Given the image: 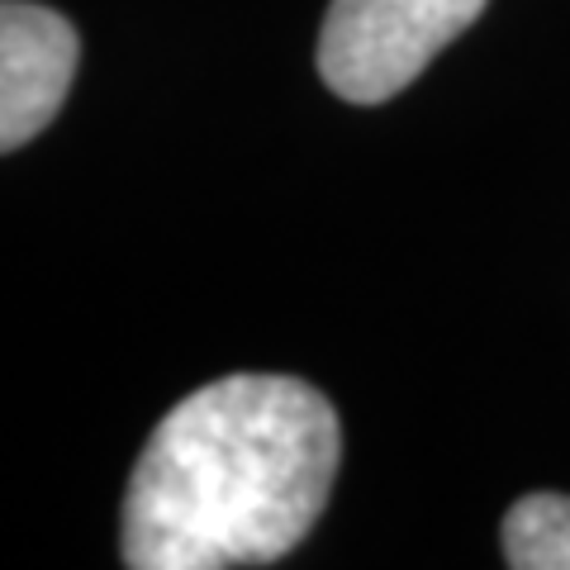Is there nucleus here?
<instances>
[{
  "label": "nucleus",
  "mask_w": 570,
  "mask_h": 570,
  "mask_svg": "<svg viewBox=\"0 0 570 570\" xmlns=\"http://www.w3.org/2000/svg\"><path fill=\"white\" fill-rule=\"evenodd\" d=\"M343 438L333 404L295 376L209 381L153 428L124 494L129 570L272 566L328 504Z\"/></svg>",
  "instance_id": "f257e3e1"
},
{
  "label": "nucleus",
  "mask_w": 570,
  "mask_h": 570,
  "mask_svg": "<svg viewBox=\"0 0 570 570\" xmlns=\"http://www.w3.org/2000/svg\"><path fill=\"white\" fill-rule=\"evenodd\" d=\"M77 58V29L58 10L0 0V153L24 148L58 119Z\"/></svg>",
  "instance_id": "7ed1b4c3"
},
{
  "label": "nucleus",
  "mask_w": 570,
  "mask_h": 570,
  "mask_svg": "<svg viewBox=\"0 0 570 570\" xmlns=\"http://www.w3.org/2000/svg\"><path fill=\"white\" fill-rule=\"evenodd\" d=\"M504 561L513 570H570V494H523L504 513Z\"/></svg>",
  "instance_id": "20e7f679"
},
{
  "label": "nucleus",
  "mask_w": 570,
  "mask_h": 570,
  "mask_svg": "<svg viewBox=\"0 0 570 570\" xmlns=\"http://www.w3.org/2000/svg\"><path fill=\"white\" fill-rule=\"evenodd\" d=\"M480 10L485 0H333L318 33V77L352 105H381L466 33Z\"/></svg>",
  "instance_id": "f03ea898"
}]
</instances>
